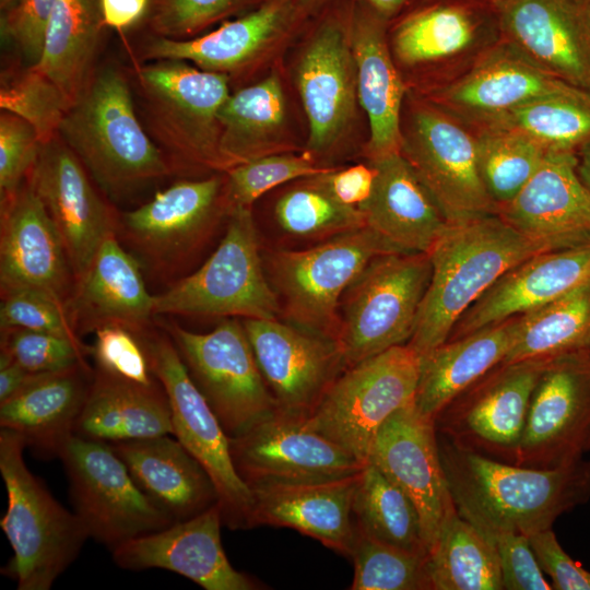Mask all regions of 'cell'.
Returning a JSON list of instances; mask_svg holds the SVG:
<instances>
[{
    "instance_id": "1",
    "label": "cell",
    "mask_w": 590,
    "mask_h": 590,
    "mask_svg": "<svg viewBox=\"0 0 590 590\" xmlns=\"http://www.w3.org/2000/svg\"><path fill=\"white\" fill-rule=\"evenodd\" d=\"M441 464L458 514L489 542L500 533L551 529L590 499V461L538 469L508 463L438 436Z\"/></svg>"
},
{
    "instance_id": "2",
    "label": "cell",
    "mask_w": 590,
    "mask_h": 590,
    "mask_svg": "<svg viewBox=\"0 0 590 590\" xmlns=\"http://www.w3.org/2000/svg\"><path fill=\"white\" fill-rule=\"evenodd\" d=\"M555 247L499 215L448 223L427 252L432 274L408 345L423 356L448 341L459 318L504 273Z\"/></svg>"
},
{
    "instance_id": "3",
    "label": "cell",
    "mask_w": 590,
    "mask_h": 590,
    "mask_svg": "<svg viewBox=\"0 0 590 590\" xmlns=\"http://www.w3.org/2000/svg\"><path fill=\"white\" fill-rule=\"evenodd\" d=\"M131 92L117 68L94 71L58 131L97 187L113 199L131 194L173 170L169 158L138 118Z\"/></svg>"
},
{
    "instance_id": "4",
    "label": "cell",
    "mask_w": 590,
    "mask_h": 590,
    "mask_svg": "<svg viewBox=\"0 0 590 590\" xmlns=\"http://www.w3.org/2000/svg\"><path fill=\"white\" fill-rule=\"evenodd\" d=\"M23 439L0 428V473L8 507L0 520L13 556L2 573L19 590H49L75 560L87 532L75 512L58 503L28 470Z\"/></svg>"
},
{
    "instance_id": "5",
    "label": "cell",
    "mask_w": 590,
    "mask_h": 590,
    "mask_svg": "<svg viewBox=\"0 0 590 590\" xmlns=\"http://www.w3.org/2000/svg\"><path fill=\"white\" fill-rule=\"evenodd\" d=\"M229 76L185 60L135 64L134 83L146 129L170 162L225 173L219 111L231 95Z\"/></svg>"
},
{
    "instance_id": "6",
    "label": "cell",
    "mask_w": 590,
    "mask_h": 590,
    "mask_svg": "<svg viewBox=\"0 0 590 590\" xmlns=\"http://www.w3.org/2000/svg\"><path fill=\"white\" fill-rule=\"evenodd\" d=\"M432 274L424 252L375 257L341 298L337 342L350 367L410 341Z\"/></svg>"
},
{
    "instance_id": "7",
    "label": "cell",
    "mask_w": 590,
    "mask_h": 590,
    "mask_svg": "<svg viewBox=\"0 0 590 590\" xmlns=\"http://www.w3.org/2000/svg\"><path fill=\"white\" fill-rule=\"evenodd\" d=\"M227 217L225 235L206 261L154 295V315L278 318L280 299L263 272L251 208L234 209Z\"/></svg>"
},
{
    "instance_id": "8",
    "label": "cell",
    "mask_w": 590,
    "mask_h": 590,
    "mask_svg": "<svg viewBox=\"0 0 590 590\" xmlns=\"http://www.w3.org/2000/svg\"><path fill=\"white\" fill-rule=\"evenodd\" d=\"M418 375V354L393 346L347 367L304 423L366 464L381 425L414 401Z\"/></svg>"
},
{
    "instance_id": "9",
    "label": "cell",
    "mask_w": 590,
    "mask_h": 590,
    "mask_svg": "<svg viewBox=\"0 0 590 590\" xmlns=\"http://www.w3.org/2000/svg\"><path fill=\"white\" fill-rule=\"evenodd\" d=\"M351 0H330L317 14L295 64L308 123L305 152L318 160L346 139L358 104L350 36Z\"/></svg>"
},
{
    "instance_id": "10",
    "label": "cell",
    "mask_w": 590,
    "mask_h": 590,
    "mask_svg": "<svg viewBox=\"0 0 590 590\" xmlns=\"http://www.w3.org/2000/svg\"><path fill=\"white\" fill-rule=\"evenodd\" d=\"M394 252L401 253L367 226L309 249L273 252L271 275L286 320L337 341L344 292L370 260Z\"/></svg>"
},
{
    "instance_id": "11",
    "label": "cell",
    "mask_w": 590,
    "mask_h": 590,
    "mask_svg": "<svg viewBox=\"0 0 590 590\" xmlns=\"http://www.w3.org/2000/svg\"><path fill=\"white\" fill-rule=\"evenodd\" d=\"M166 332L228 437L246 432L279 410L243 322L224 318L206 333L167 324Z\"/></svg>"
},
{
    "instance_id": "12",
    "label": "cell",
    "mask_w": 590,
    "mask_h": 590,
    "mask_svg": "<svg viewBox=\"0 0 590 590\" xmlns=\"http://www.w3.org/2000/svg\"><path fill=\"white\" fill-rule=\"evenodd\" d=\"M74 512L88 538L116 546L174 520L135 483L109 444L73 435L59 455Z\"/></svg>"
},
{
    "instance_id": "13",
    "label": "cell",
    "mask_w": 590,
    "mask_h": 590,
    "mask_svg": "<svg viewBox=\"0 0 590 590\" xmlns=\"http://www.w3.org/2000/svg\"><path fill=\"white\" fill-rule=\"evenodd\" d=\"M400 153L448 223L498 215L479 173L475 134L456 117L415 101L401 126Z\"/></svg>"
},
{
    "instance_id": "14",
    "label": "cell",
    "mask_w": 590,
    "mask_h": 590,
    "mask_svg": "<svg viewBox=\"0 0 590 590\" xmlns=\"http://www.w3.org/2000/svg\"><path fill=\"white\" fill-rule=\"evenodd\" d=\"M151 369L163 386L172 410L173 436L199 461L212 479L231 529L249 528L252 491L237 473L229 437L191 379L168 335H142Z\"/></svg>"
},
{
    "instance_id": "15",
    "label": "cell",
    "mask_w": 590,
    "mask_h": 590,
    "mask_svg": "<svg viewBox=\"0 0 590 590\" xmlns=\"http://www.w3.org/2000/svg\"><path fill=\"white\" fill-rule=\"evenodd\" d=\"M551 358L498 366L436 417L439 435L499 461L515 463L533 389Z\"/></svg>"
},
{
    "instance_id": "16",
    "label": "cell",
    "mask_w": 590,
    "mask_h": 590,
    "mask_svg": "<svg viewBox=\"0 0 590 590\" xmlns=\"http://www.w3.org/2000/svg\"><path fill=\"white\" fill-rule=\"evenodd\" d=\"M590 449V351L551 358L531 394L515 464H570Z\"/></svg>"
},
{
    "instance_id": "17",
    "label": "cell",
    "mask_w": 590,
    "mask_h": 590,
    "mask_svg": "<svg viewBox=\"0 0 590 590\" xmlns=\"http://www.w3.org/2000/svg\"><path fill=\"white\" fill-rule=\"evenodd\" d=\"M304 421L278 410L229 437L234 467L250 488L338 480L364 469L357 458L306 427Z\"/></svg>"
},
{
    "instance_id": "18",
    "label": "cell",
    "mask_w": 590,
    "mask_h": 590,
    "mask_svg": "<svg viewBox=\"0 0 590 590\" xmlns=\"http://www.w3.org/2000/svg\"><path fill=\"white\" fill-rule=\"evenodd\" d=\"M261 375L278 409L306 418L347 368L338 342L275 319H244Z\"/></svg>"
},
{
    "instance_id": "19",
    "label": "cell",
    "mask_w": 590,
    "mask_h": 590,
    "mask_svg": "<svg viewBox=\"0 0 590 590\" xmlns=\"http://www.w3.org/2000/svg\"><path fill=\"white\" fill-rule=\"evenodd\" d=\"M308 21L295 0H263L257 8L200 36L172 39L153 35L144 43L141 59L185 60L231 79L259 66Z\"/></svg>"
},
{
    "instance_id": "20",
    "label": "cell",
    "mask_w": 590,
    "mask_h": 590,
    "mask_svg": "<svg viewBox=\"0 0 590 590\" xmlns=\"http://www.w3.org/2000/svg\"><path fill=\"white\" fill-rule=\"evenodd\" d=\"M224 178L180 180L139 208L123 212L126 239L153 268L170 271L208 238L226 216Z\"/></svg>"
},
{
    "instance_id": "21",
    "label": "cell",
    "mask_w": 590,
    "mask_h": 590,
    "mask_svg": "<svg viewBox=\"0 0 590 590\" xmlns=\"http://www.w3.org/2000/svg\"><path fill=\"white\" fill-rule=\"evenodd\" d=\"M26 180L54 221L76 281L104 240L116 234L117 217L59 135L42 144Z\"/></svg>"
},
{
    "instance_id": "22",
    "label": "cell",
    "mask_w": 590,
    "mask_h": 590,
    "mask_svg": "<svg viewBox=\"0 0 590 590\" xmlns=\"http://www.w3.org/2000/svg\"><path fill=\"white\" fill-rule=\"evenodd\" d=\"M369 462L415 505L429 554L444 520L456 509L435 423L420 415L414 401L399 409L379 428Z\"/></svg>"
},
{
    "instance_id": "23",
    "label": "cell",
    "mask_w": 590,
    "mask_h": 590,
    "mask_svg": "<svg viewBox=\"0 0 590 590\" xmlns=\"http://www.w3.org/2000/svg\"><path fill=\"white\" fill-rule=\"evenodd\" d=\"M574 86L503 39L462 75L430 91L427 101L463 123L479 128L519 106Z\"/></svg>"
},
{
    "instance_id": "24",
    "label": "cell",
    "mask_w": 590,
    "mask_h": 590,
    "mask_svg": "<svg viewBox=\"0 0 590 590\" xmlns=\"http://www.w3.org/2000/svg\"><path fill=\"white\" fill-rule=\"evenodd\" d=\"M220 502L187 520L131 539L111 550L117 566L128 570L166 569L205 590H256L260 585L236 570L221 541Z\"/></svg>"
},
{
    "instance_id": "25",
    "label": "cell",
    "mask_w": 590,
    "mask_h": 590,
    "mask_svg": "<svg viewBox=\"0 0 590 590\" xmlns=\"http://www.w3.org/2000/svg\"><path fill=\"white\" fill-rule=\"evenodd\" d=\"M496 9L503 39L548 73L590 91V0H509Z\"/></svg>"
},
{
    "instance_id": "26",
    "label": "cell",
    "mask_w": 590,
    "mask_h": 590,
    "mask_svg": "<svg viewBox=\"0 0 590 590\" xmlns=\"http://www.w3.org/2000/svg\"><path fill=\"white\" fill-rule=\"evenodd\" d=\"M72 268L62 238L43 201L26 180L1 200L2 294L34 288L63 300Z\"/></svg>"
},
{
    "instance_id": "27",
    "label": "cell",
    "mask_w": 590,
    "mask_h": 590,
    "mask_svg": "<svg viewBox=\"0 0 590 590\" xmlns=\"http://www.w3.org/2000/svg\"><path fill=\"white\" fill-rule=\"evenodd\" d=\"M577 165V153L547 152L520 192L499 206L498 215L556 250L590 245V191Z\"/></svg>"
},
{
    "instance_id": "28",
    "label": "cell",
    "mask_w": 590,
    "mask_h": 590,
    "mask_svg": "<svg viewBox=\"0 0 590 590\" xmlns=\"http://www.w3.org/2000/svg\"><path fill=\"white\" fill-rule=\"evenodd\" d=\"M389 24L359 0H351L350 36L357 97L369 126L367 161L400 153L405 86L390 49Z\"/></svg>"
},
{
    "instance_id": "29",
    "label": "cell",
    "mask_w": 590,
    "mask_h": 590,
    "mask_svg": "<svg viewBox=\"0 0 590 590\" xmlns=\"http://www.w3.org/2000/svg\"><path fill=\"white\" fill-rule=\"evenodd\" d=\"M590 281V245L536 253L504 273L459 318L449 340L507 321Z\"/></svg>"
},
{
    "instance_id": "30",
    "label": "cell",
    "mask_w": 590,
    "mask_h": 590,
    "mask_svg": "<svg viewBox=\"0 0 590 590\" xmlns=\"http://www.w3.org/2000/svg\"><path fill=\"white\" fill-rule=\"evenodd\" d=\"M361 472L323 482L253 486L249 528H291L349 556L355 535L353 499Z\"/></svg>"
},
{
    "instance_id": "31",
    "label": "cell",
    "mask_w": 590,
    "mask_h": 590,
    "mask_svg": "<svg viewBox=\"0 0 590 590\" xmlns=\"http://www.w3.org/2000/svg\"><path fill=\"white\" fill-rule=\"evenodd\" d=\"M64 305L75 330L84 332L114 323L141 333L154 315L140 264L116 234L104 240Z\"/></svg>"
},
{
    "instance_id": "32",
    "label": "cell",
    "mask_w": 590,
    "mask_h": 590,
    "mask_svg": "<svg viewBox=\"0 0 590 590\" xmlns=\"http://www.w3.org/2000/svg\"><path fill=\"white\" fill-rule=\"evenodd\" d=\"M368 163L374 185L358 206L365 226L401 253H427L448 225L437 203L401 153Z\"/></svg>"
},
{
    "instance_id": "33",
    "label": "cell",
    "mask_w": 590,
    "mask_h": 590,
    "mask_svg": "<svg viewBox=\"0 0 590 590\" xmlns=\"http://www.w3.org/2000/svg\"><path fill=\"white\" fill-rule=\"evenodd\" d=\"M93 371L81 364L34 374L21 390L0 402V427L16 433L39 456L59 458L74 435Z\"/></svg>"
},
{
    "instance_id": "34",
    "label": "cell",
    "mask_w": 590,
    "mask_h": 590,
    "mask_svg": "<svg viewBox=\"0 0 590 590\" xmlns=\"http://www.w3.org/2000/svg\"><path fill=\"white\" fill-rule=\"evenodd\" d=\"M172 436L109 445L140 488L177 522L201 514L220 500L208 472Z\"/></svg>"
},
{
    "instance_id": "35",
    "label": "cell",
    "mask_w": 590,
    "mask_h": 590,
    "mask_svg": "<svg viewBox=\"0 0 590 590\" xmlns=\"http://www.w3.org/2000/svg\"><path fill=\"white\" fill-rule=\"evenodd\" d=\"M74 435L106 444L173 435L167 394L160 381L144 386L95 369Z\"/></svg>"
},
{
    "instance_id": "36",
    "label": "cell",
    "mask_w": 590,
    "mask_h": 590,
    "mask_svg": "<svg viewBox=\"0 0 590 590\" xmlns=\"http://www.w3.org/2000/svg\"><path fill=\"white\" fill-rule=\"evenodd\" d=\"M511 338V321H504L449 340L421 356L414 396L420 415L435 423L450 402L500 365Z\"/></svg>"
},
{
    "instance_id": "37",
    "label": "cell",
    "mask_w": 590,
    "mask_h": 590,
    "mask_svg": "<svg viewBox=\"0 0 590 590\" xmlns=\"http://www.w3.org/2000/svg\"><path fill=\"white\" fill-rule=\"evenodd\" d=\"M494 9L476 0H437L406 10L389 26L392 56L404 67H416L462 54L476 42Z\"/></svg>"
},
{
    "instance_id": "38",
    "label": "cell",
    "mask_w": 590,
    "mask_h": 590,
    "mask_svg": "<svg viewBox=\"0 0 590 590\" xmlns=\"http://www.w3.org/2000/svg\"><path fill=\"white\" fill-rule=\"evenodd\" d=\"M220 148L229 168L261 156L293 152L287 101L276 70L231 93L219 111Z\"/></svg>"
},
{
    "instance_id": "39",
    "label": "cell",
    "mask_w": 590,
    "mask_h": 590,
    "mask_svg": "<svg viewBox=\"0 0 590 590\" xmlns=\"http://www.w3.org/2000/svg\"><path fill=\"white\" fill-rule=\"evenodd\" d=\"M101 0H58L48 19L38 62L71 105L92 76L103 33Z\"/></svg>"
},
{
    "instance_id": "40",
    "label": "cell",
    "mask_w": 590,
    "mask_h": 590,
    "mask_svg": "<svg viewBox=\"0 0 590 590\" xmlns=\"http://www.w3.org/2000/svg\"><path fill=\"white\" fill-rule=\"evenodd\" d=\"M512 338L500 363L590 351V281L511 321Z\"/></svg>"
},
{
    "instance_id": "41",
    "label": "cell",
    "mask_w": 590,
    "mask_h": 590,
    "mask_svg": "<svg viewBox=\"0 0 590 590\" xmlns=\"http://www.w3.org/2000/svg\"><path fill=\"white\" fill-rule=\"evenodd\" d=\"M430 590H502L494 545L457 509L449 512L428 554Z\"/></svg>"
},
{
    "instance_id": "42",
    "label": "cell",
    "mask_w": 590,
    "mask_h": 590,
    "mask_svg": "<svg viewBox=\"0 0 590 590\" xmlns=\"http://www.w3.org/2000/svg\"><path fill=\"white\" fill-rule=\"evenodd\" d=\"M356 526L393 546L428 555L422 522L413 502L373 462L362 470L353 499Z\"/></svg>"
},
{
    "instance_id": "43",
    "label": "cell",
    "mask_w": 590,
    "mask_h": 590,
    "mask_svg": "<svg viewBox=\"0 0 590 590\" xmlns=\"http://www.w3.org/2000/svg\"><path fill=\"white\" fill-rule=\"evenodd\" d=\"M484 127L520 131L548 152L578 154L590 144V91L574 86L519 106L479 128Z\"/></svg>"
},
{
    "instance_id": "44",
    "label": "cell",
    "mask_w": 590,
    "mask_h": 590,
    "mask_svg": "<svg viewBox=\"0 0 590 590\" xmlns=\"http://www.w3.org/2000/svg\"><path fill=\"white\" fill-rule=\"evenodd\" d=\"M475 134L477 168L498 206L514 199L539 169L547 150L512 129L484 127Z\"/></svg>"
},
{
    "instance_id": "45",
    "label": "cell",
    "mask_w": 590,
    "mask_h": 590,
    "mask_svg": "<svg viewBox=\"0 0 590 590\" xmlns=\"http://www.w3.org/2000/svg\"><path fill=\"white\" fill-rule=\"evenodd\" d=\"M274 214L284 232L304 238L331 237L365 226L358 208L342 203L311 177L284 192Z\"/></svg>"
},
{
    "instance_id": "46",
    "label": "cell",
    "mask_w": 590,
    "mask_h": 590,
    "mask_svg": "<svg viewBox=\"0 0 590 590\" xmlns=\"http://www.w3.org/2000/svg\"><path fill=\"white\" fill-rule=\"evenodd\" d=\"M349 557L354 565L352 590H430L428 555L379 541L356 523Z\"/></svg>"
},
{
    "instance_id": "47",
    "label": "cell",
    "mask_w": 590,
    "mask_h": 590,
    "mask_svg": "<svg viewBox=\"0 0 590 590\" xmlns=\"http://www.w3.org/2000/svg\"><path fill=\"white\" fill-rule=\"evenodd\" d=\"M71 103L61 90L33 66L2 73L1 110L14 114L36 130L42 144L58 135Z\"/></svg>"
},
{
    "instance_id": "48",
    "label": "cell",
    "mask_w": 590,
    "mask_h": 590,
    "mask_svg": "<svg viewBox=\"0 0 590 590\" xmlns=\"http://www.w3.org/2000/svg\"><path fill=\"white\" fill-rule=\"evenodd\" d=\"M329 168L305 151L300 154H270L237 164L225 172L223 192L226 213L238 208H251L267 191L287 181L321 174Z\"/></svg>"
},
{
    "instance_id": "49",
    "label": "cell",
    "mask_w": 590,
    "mask_h": 590,
    "mask_svg": "<svg viewBox=\"0 0 590 590\" xmlns=\"http://www.w3.org/2000/svg\"><path fill=\"white\" fill-rule=\"evenodd\" d=\"M263 0H150L144 21L152 35L188 39L210 26L239 16Z\"/></svg>"
},
{
    "instance_id": "50",
    "label": "cell",
    "mask_w": 590,
    "mask_h": 590,
    "mask_svg": "<svg viewBox=\"0 0 590 590\" xmlns=\"http://www.w3.org/2000/svg\"><path fill=\"white\" fill-rule=\"evenodd\" d=\"M2 331L0 367L15 363L30 373H54L86 364L91 347L62 335L25 329Z\"/></svg>"
},
{
    "instance_id": "51",
    "label": "cell",
    "mask_w": 590,
    "mask_h": 590,
    "mask_svg": "<svg viewBox=\"0 0 590 590\" xmlns=\"http://www.w3.org/2000/svg\"><path fill=\"white\" fill-rule=\"evenodd\" d=\"M91 355L96 369L117 378L151 386L158 382L153 374L141 333L121 324H104L94 331Z\"/></svg>"
},
{
    "instance_id": "52",
    "label": "cell",
    "mask_w": 590,
    "mask_h": 590,
    "mask_svg": "<svg viewBox=\"0 0 590 590\" xmlns=\"http://www.w3.org/2000/svg\"><path fill=\"white\" fill-rule=\"evenodd\" d=\"M2 296L1 330L25 329L80 341L61 298L34 288L15 290Z\"/></svg>"
},
{
    "instance_id": "53",
    "label": "cell",
    "mask_w": 590,
    "mask_h": 590,
    "mask_svg": "<svg viewBox=\"0 0 590 590\" xmlns=\"http://www.w3.org/2000/svg\"><path fill=\"white\" fill-rule=\"evenodd\" d=\"M42 148L32 125L23 118L1 110L0 115V196H13L23 185Z\"/></svg>"
},
{
    "instance_id": "54",
    "label": "cell",
    "mask_w": 590,
    "mask_h": 590,
    "mask_svg": "<svg viewBox=\"0 0 590 590\" xmlns=\"http://www.w3.org/2000/svg\"><path fill=\"white\" fill-rule=\"evenodd\" d=\"M494 545L502 573L503 589L551 590L531 548L529 536L505 532L495 535Z\"/></svg>"
},
{
    "instance_id": "55",
    "label": "cell",
    "mask_w": 590,
    "mask_h": 590,
    "mask_svg": "<svg viewBox=\"0 0 590 590\" xmlns=\"http://www.w3.org/2000/svg\"><path fill=\"white\" fill-rule=\"evenodd\" d=\"M58 0H17L1 14V33L20 49L30 66H35L42 55L45 30Z\"/></svg>"
},
{
    "instance_id": "56",
    "label": "cell",
    "mask_w": 590,
    "mask_h": 590,
    "mask_svg": "<svg viewBox=\"0 0 590 590\" xmlns=\"http://www.w3.org/2000/svg\"><path fill=\"white\" fill-rule=\"evenodd\" d=\"M541 569L552 579L555 590H590V573L560 546L552 528L529 535Z\"/></svg>"
},
{
    "instance_id": "57",
    "label": "cell",
    "mask_w": 590,
    "mask_h": 590,
    "mask_svg": "<svg viewBox=\"0 0 590 590\" xmlns=\"http://www.w3.org/2000/svg\"><path fill=\"white\" fill-rule=\"evenodd\" d=\"M311 178L342 203L358 208L371 192L375 170L367 162L344 168L330 167Z\"/></svg>"
},
{
    "instance_id": "58",
    "label": "cell",
    "mask_w": 590,
    "mask_h": 590,
    "mask_svg": "<svg viewBox=\"0 0 590 590\" xmlns=\"http://www.w3.org/2000/svg\"><path fill=\"white\" fill-rule=\"evenodd\" d=\"M150 0H101L103 22L107 28L127 31L144 20Z\"/></svg>"
},
{
    "instance_id": "59",
    "label": "cell",
    "mask_w": 590,
    "mask_h": 590,
    "mask_svg": "<svg viewBox=\"0 0 590 590\" xmlns=\"http://www.w3.org/2000/svg\"><path fill=\"white\" fill-rule=\"evenodd\" d=\"M34 376L15 363L0 367V402L21 390Z\"/></svg>"
},
{
    "instance_id": "60",
    "label": "cell",
    "mask_w": 590,
    "mask_h": 590,
    "mask_svg": "<svg viewBox=\"0 0 590 590\" xmlns=\"http://www.w3.org/2000/svg\"><path fill=\"white\" fill-rule=\"evenodd\" d=\"M388 22L394 20L417 0H359Z\"/></svg>"
},
{
    "instance_id": "61",
    "label": "cell",
    "mask_w": 590,
    "mask_h": 590,
    "mask_svg": "<svg viewBox=\"0 0 590 590\" xmlns=\"http://www.w3.org/2000/svg\"><path fill=\"white\" fill-rule=\"evenodd\" d=\"M577 172L581 181L590 191V144L578 152Z\"/></svg>"
},
{
    "instance_id": "62",
    "label": "cell",
    "mask_w": 590,
    "mask_h": 590,
    "mask_svg": "<svg viewBox=\"0 0 590 590\" xmlns=\"http://www.w3.org/2000/svg\"><path fill=\"white\" fill-rule=\"evenodd\" d=\"M300 11L311 17L317 14L330 0H295Z\"/></svg>"
},
{
    "instance_id": "63",
    "label": "cell",
    "mask_w": 590,
    "mask_h": 590,
    "mask_svg": "<svg viewBox=\"0 0 590 590\" xmlns=\"http://www.w3.org/2000/svg\"><path fill=\"white\" fill-rule=\"evenodd\" d=\"M488 2H491L492 4H494L495 7L502 4V3H505L509 0H487Z\"/></svg>"
}]
</instances>
